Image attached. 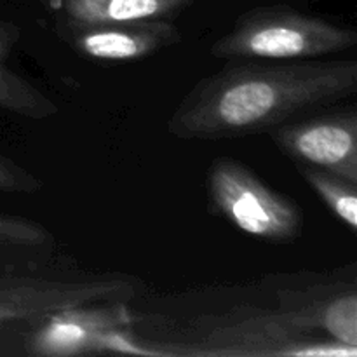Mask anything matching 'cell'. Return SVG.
Listing matches in <instances>:
<instances>
[{
    "label": "cell",
    "instance_id": "cell-3",
    "mask_svg": "<svg viewBox=\"0 0 357 357\" xmlns=\"http://www.w3.org/2000/svg\"><path fill=\"white\" fill-rule=\"evenodd\" d=\"M208 188L213 208L241 232L271 243H291L298 237L303 223L298 204L267 187L239 160H213Z\"/></svg>",
    "mask_w": 357,
    "mask_h": 357
},
{
    "label": "cell",
    "instance_id": "cell-12",
    "mask_svg": "<svg viewBox=\"0 0 357 357\" xmlns=\"http://www.w3.org/2000/svg\"><path fill=\"white\" fill-rule=\"evenodd\" d=\"M51 239V234L40 223L23 216L0 213V241L9 246H38Z\"/></svg>",
    "mask_w": 357,
    "mask_h": 357
},
{
    "label": "cell",
    "instance_id": "cell-13",
    "mask_svg": "<svg viewBox=\"0 0 357 357\" xmlns=\"http://www.w3.org/2000/svg\"><path fill=\"white\" fill-rule=\"evenodd\" d=\"M44 181L21 164L0 153V192L6 194H37Z\"/></svg>",
    "mask_w": 357,
    "mask_h": 357
},
{
    "label": "cell",
    "instance_id": "cell-2",
    "mask_svg": "<svg viewBox=\"0 0 357 357\" xmlns=\"http://www.w3.org/2000/svg\"><path fill=\"white\" fill-rule=\"evenodd\" d=\"M357 44L351 28L286 6L255 7L209 49L220 59H312Z\"/></svg>",
    "mask_w": 357,
    "mask_h": 357
},
{
    "label": "cell",
    "instance_id": "cell-10",
    "mask_svg": "<svg viewBox=\"0 0 357 357\" xmlns=\"http://www.w3.org/2000/svg\"><path fill=\"white\" fill-rule=\"evenodd\" d=\"M192 0H65L68 23H121L169 20L187 9Z\"/></svg>",
    "mask_w": 357,
    "mask_h": 357
},
{
    "label": "cell",
    "instance_id": "cell-6",
    "mask_svg": "<svg viewBox=\"0 0 357 357\" xmlns=\"http://www.w3.org/2000/svg\"><path fill=\"white\" fill-rule=\"evenodd\" d=\"M136 291L135 282L121 278L58 281L30 275H0V331L17 323H37L49 314L70 307L126 302Z\"/></svg>",
    "mask_w": 357,
    "mask_h": 357
},
{
    "label": "cell",
    "instance_id": "cell-4",
    "mask_svg": "<svg viewBox=\"0 0 357 357\" xmlns=\"http://www.w3.org/2000/svg\"><path fill=\"white\" fill-rule=\"evenodd\" d=\"M135 317L124 302L96 303L58 310L33 323L24 335V349L31 356L72 357L84 354L153 356L129 333Z\"/></svg>",
    "mask_w": 357,
    "mask_h": 357
},
{
    "label": "cell",
    "instance_id": "cell-5",
    "mask_svg": "<svg viewBox=\"0 0 357 357\" xmlns=\"http://www.w3.org/2000/svg\"><path fill=\"white\" fill-rule=\"evenodd\" d=\"M213 356L274 357H356L357 347L337 340H314L309 331L296 326L284 310L237 309L225 326L209 335Z\"/></svg>",
    "mask_w": 357,
    "mask_h": 357
},
{
    "label": "cell",
    "instance_id": "cell-14",
    "mask_svg": "<svg viewBox=\"0 0 357 357\" xmlns=\"http://www.w3.org/2000/svg\"><path fill=\"white\" fill-rule=\"evenodd\" d=\"M6 246H9V244L3 243V241H0V255L3 253V250H6Z\"/></svg>",
    "mask_w": 357,
    "mask_h": 357
},
{
    "label": "cell",
    "instance_id": "cell-11",
    "mask_svg": "<svg viewBox=\"0 0 357 357\" xmlns=\"http://www.w3.org/2000/svg\"><path fill=\"white\" fill-rule=\"evenodd\" d=\"M298 171L324 206L354 232L357 229V183L305 164H302Z\"/></svg>",
    "mask_w": 357,
    "mask_h": 357
},
{
    "label": "cell",
    "instance_id": "cell-1",
    "mask_svg": "<svg viewBox=\"0 0 357 357\" xmlns=\"http://www.w3.org/2000/svg\"><path fill=\"white\" fill-rule=\"evenodd\" d=\"M356 91V59H232L188 91L167 121V131L180 139L246 138Z\"/></svg>",
    "mask_w": 357,
    "mask_h": 357
},
{
    "label": "cell",
    "instance_id": "cell-9",
    "mask_svg": "<svg viewBox=\"0 0 357 357\" xmlns=\"http://www.w3.org/2000/svg\"><path fill=\"white\" fill-rule=\"evenodd\" d=\"M281 310L302 330H323L331 340L340 344L357 345V296L354 291L333 298H309L302 302L295 293H282Z\"/></svg>",
    "mask_w": 357,
    "mask_h": 357
},
{
    "label": "cell",
    "instance_id": "cell-7",
    "mask_svg": "<svg viewBox=\"0 0 357 357\" xmlns=\"http://www.w3.org/2000/svg\"><path fill=\"white\" fill-rule=\"evenodd\" d=\"M271 138L295 162L357 183V115L354 108L271 129Z\"/></svg>",
    "mask_w": 357,
    "mask_h": 357
},
{
    "label": "cell",
    "instance_id": "cell-8",
    "mask_svg": "<svg viewBox=\"0 0 357 357\" xmlns=\"http://www.w3.org/2000/svg\"><path fill=\"white\" fill-rule=\"evenodd\" d=\"M68 42L79 54L103 63L143 59L181 40V31L167 20L121 23H68Z\"/></svg>",
    "mask_w": 357,
    "mask_h": 357
}]
</instances>
